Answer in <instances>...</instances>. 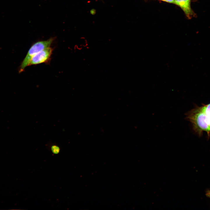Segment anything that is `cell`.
<instances>
[{
  "instance_id": "3",
  "label": "cell",
  "mask_w": 210,
  "mask_h": 210,
  "mask_svg": "<svg viewBox=\"0 0 210 210\" xmlns=\"http://www.w3.org/2000/svg\"><path fill=\"white\" fill-rule=\"evenodd\" d=\"M52 51V49L49 47L39 52L32 57L29 66L46 62L50 58Z\"/></svg>"
},
{
  "instance_id": "6",
  "label": "cell",
  "mask_w": 210,
  "mask_h": 210,
  "mask_svg": "<svg viewBox=\"0 0 210 210\" xmlns=\"http://www.w3.org/2000/svg\"><path fill=\"white\" fill-rule=\"evenodd\" d=\"M167 3L174 4V0H160Z\"/></svg>"
},
{
  "instance_id": "4",
  "label": "cell",
  "mask_w": 210,
  "mask_h": 210,
  "mask_svg": "<svg viewBox=\"0 0 210 210\" xmlns=\"http://www.w3.org/2000/svg\"><path fill=\"white\" fill-rule=\"evenodd\" d=\"M174 4L181 8L188 18L195 16V14L191 8L190 0H174Z\"/></svg>"
},
{
  "instance_id": "2",
  "label": "cell",
  "mask_w": 210,
  "mask_h": 210,
  "mask_svg": "<svg viewBox=\"0 0 210 210\" xmlns=\"http://www.w3.org/2000/svg\"><path fill=\"white\" fill-rule=\"evenodd\" d=\"M54 39V38H51L48 40L38 41L34 44L22 62L19 67V73L23 71L25 68L29 66L31 59L35 55L42 50L50 47Z\"/></svg>"
},
{
  "instance_id": "1",
  "label": "cell",
  "mask_w": 210,
  "mask_h": 210,
  "mask_svg": "<svg viewBox=\"0 0 210 210\" xmlns=\"http://www.w3.org/2000/svg\"><path fill=\"white\" fill-rule=\"evenodd\" d=\"M194 121L201 130L210 132V104L191 110Z\"/></svg>"
},
{
  "instance_id": "5",
  "label": "cell",
  "mask_w": 210,
  "mask_h": 210,
  "mask_svg": "<svg viewBox=\"0 0 210 210\" xmlns=\"http://www.w3.org/2000/svg\"><path fill=\"white\" fill-rule=\"evenodd\" d=\"M50 148L52 152L54 154H57L60 151V148L56 144L51 145Z\"/></svg>"
},
{
  "instance_id": "7",
  "label": "cell",
  "mask_w": 210,
  "mask_h": 210,
  "mask_svg": "<svg viewBox=\"0 0 210 210\" xmlns=\"http://www.w3.org/2000/svg\"><path fill=\"white\" fill-rule=\"evenodd\" d=\"M206 195L208 197L210 198V190H208L206 191Z\"/></svg>"
}]
</instances>
